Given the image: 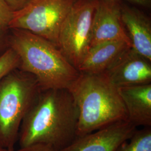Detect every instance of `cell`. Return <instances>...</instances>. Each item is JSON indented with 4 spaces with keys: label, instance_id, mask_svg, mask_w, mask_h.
Segmentation results:
<instances>
[{
    "label": "cell",
    "instance_id": "4fadbf2b",
    "mask_svg": "<svg viewBox=\"0 0 151 151\" xmlns=\"http://www.w3.org/2000/svg\"><path fill=\"white\" fill-rule=\"evenodd\" d=\"M116 151H151V127L136 130L129 139L122 143Z\"/></svg>",
    "mask_w": 151,
    "mask_h": 151
},
{
    "label": "cell",
    "instance_id": "5bb4252c",
    "mask_svg": "<svg viewBox=\"0 0 151 151\" xmlns=\"http://www.w3.org/2000/svg\"><path fill=\"white\" fill-rule=\"evenodd\" d=\"M19 64L18 56L12 49L2 54L0 56V80L11 72Z\"/></svg>",
    "mask_w": 151,
    "mask_h": 151
},
{
    "label": "cell",
    "instance_id": "ac0fdd59",
    "mask_svg": "<svg viewBox=\"0 0 151 151\" xmlns=\"http://www.w3.org/2000/svg\"><path fill=\"white\" fill-rule=\"evenodd\" d=\"M135 6L150 9L151 7V0H122Z\"/></svg>",
    "mask_w": 151,
    "mask_h": 151
},
{
    "label": "cell",
    "instance_id": "8fae6325",
    "mask_svg": "<svg viewBox=\"0 0 151 151\" xmlns=\"http://www.w3.org/2000/svg\"><path fill=\"white\" fill-rule=\"evenodd\" d=\"M131 47V44L122 40L105 41L94 45L90 48L77 70L80 73H103Z\"/></svg>",
    "mask_w": 151,
    "mask_h": 151
},
{
    "label": "cell",
    "instance_id": "5b68a950",
    "mask_svg": "<svg viewBox=\"0 0 151 151\" xmlns=\"http://www.w3.org/2000/svg\"><path fill=\"white\" fill-rule=\"evenodd\" d=\"M76 0H30L14 11L7 27L24 30L48 40L57 47L60 29Z\"/></svg>",
    "mask_w": 151,
    "mask_h": 151
},
{
    "label": "cell",
    "instance_id": "ba28073f",
    "mask_svg": "<svg viewBox=\"0 0 151 151\" xmlns=\"http://www.w3.org/2000/svg\"><path fill=\"white\" fill-rule=\"evenodd\" d=\"M122 0H97L92 21L91 47L114 40H122L131 44L122 21Z\"/></svg>",
    "mask_w": 151,
    "mask_h": 151
},
{
    "label": "cell",
    "instance_id": "7a4b0ae2",
    "mask_svg": "<svg viewBox=\"0 0 151 151\" xmlns=\"http://www.w3.org/2000/svg\"><path fill=\"white\" fill-rule=\"evenodd\" d=\"M11 49L23 71L34 76L40 90L68 89L80 72L54 44L24 30H15Z\"/></svg>",
    "mask_w": 151,
    "mask_h": 151
},
{
    "label": "cell",
    "instance_id": "7402d4cb",
    "mask_svg": "<svg viewBox=\"0 0 151 151\" xmlns=\"http://www.w3.org/2000/svg\"><path fill=\"white\" fill-rule=\"evenodd\" d=\"M0 34H1V30H0Z\"/></svg>",
    "mask_w": 151,
    "mask_h": 151
},
{
    "label": "cell",
    "instance_id": "44dd1931",
    "mask_svg": "<svg viewBox=\"0 0 151 151\" xmlns=\"http://www.w3.org/2000/svg\"><path fill=\"white\" fill-rule=\"evenodd\" d=\"M2 27H1V26H0V30H1V29H2Z\"/></svg>",
    "mask_w": 151,
    "mask_h": 151
},
{
    "label": "cell",
    "instance_id": "d6986e66",
    "mask_svg": "<svg viewBox=\"0 0 151 151\" xmlns=\"http://www.w3.org/2000/svg\"><path fill=\"white\" fill-rule=\"evenodd\" d=\"M7 150H8V151H15V150H14V146L9 147V148H7Z\"/></svg>",
    "mask_w": 151,
    "mask_h": 151
},
{
    "label": "cell",
    "instance_id": "52a82bcc",
    "mask_svg": "<svg viewBox=\"0 0 151 151\" xmlns=\"http://www.w3.org/2000/svg\"><path fill=\"white\" fill-rule=\"evenodd\" d=\"M137 129L128 120H120L77 137L69 146L60 151H116Z\"/></svg>",
    "mask_w": 151,
    "mask_h": 151
},
{
    "label": "cell",
    "instance_id": "ffe728a7",
    "mask_svg": "<svg viewBox=\"0 0 151 151\" xmlns=\"http://www.w3.org/2000/svg\"><path fill=\"white\" fill-rule=\"evenodd\" d=\"M0 151H8L7 149H4V148H0Z\"/></svg>",
    "mask_w": 151,
    "mask_h": 151
},
{
    "label": "cell",
    "instance_id": "9a60e30c",
    "mask_svg": "<svg viewBox=\"0 0 151 151\" xmlns=\"http://www.w3.org/2000/svg\"><path fill=\"white\" fill-rule=\"evenodd\" d=\"M14 10L4 0H0V26H7L12 17Z\"/></svg>",
    "mask_w": 151,
    "mask_h": 151
},
{
    "label": "cell",
    "instance_id": "7c38bea8",
    "mask_svg": "<svg viewBox=\"0 0 151 151\" xmlns=\"http://www.w3.org/2000/svg\"><path fill=\"white\" fill-rule=\"evenodd\" d=\"M127 120L137 128L151 127V83L119 87Z\"/></svg>",
    "mask_w": 151,
    "mask_h": 151
},
{
    "label": "cell",
    "instance_id": "30bf717a",
    "mask_svg": "<svg viewBox=\"0 0 151 151\" xmlns=\"http://www.w3.org/2000/svg\"><path fill=\"white\" fill-rule=\"evenodd\" d=\"M121 17L128 31L132 48L151 61V21L149 16L135 7L122 2Z\"/></svg>",
    "mask_w": 151,
    "mask_h": 151
},
{
    "label": "cell",
    "instance_id": "2e32d148",
    "mask_svg": "<svg viewBox=\"0 0 151 151\" xmlns=\"http://www.w3.org/2000/svg\"><path fill=\"white\" fill-rule=\"evenodd\" d=\"M16 151H58L53 147L45 144H35L25 147L20 148Z\"/></svg>",
    "mask_w": 151,
    "mask_h": 151
},
{
    "label": "cell",
    "instance_id": "9c48e42d",
    "mask_svg": "<svg viewBox=\"0 0 151 151\" xmlns=\"http://www.w3.org/2000/svg\"><path fill=\"white\" fill-rule=\"evenodd\" d=\"M103 73L117 88L149 84L151 61L131 47Z\"/></svg>",
    "mask_w": 151,
    "mask_h": 151
},
{
    "label": "cell",
    "instance_id": "6da1fadb",
    "mask_svg": "<svg viewBox=\"0 0 151 151\" xmlns=\"http://www.w3.org/2000/svg\"><path fill=\"white\" fill-rule=\"evenodd\" d=\"M79 110L68 89L40 90L22 121L20 148L45 144L64 149L77 137Z\"/></svg>",
    "mask_w": 151,
    "mask_h": 151
},
{
    "label": "cell",
    "instance_id": "8992f818",
    "mask_svg": "<svg viewBox=\"0 0 151 151\" xmlns=\"http://www.w3.org/2000/svg\"><path fill=\"white\" fill-rule=\"evenodd\" d=\"M97 1L76 0L60 29L57 47L77 69L91 47L92 21Z\"/></svg>",
    "mask_w": 151,
    "mask_h": 151
},
{
    "label": "cell",
    "instance_id": "277c9868",
    "mask_svg": "<svg viewBox=\"0 0 151 151\" xmlns=\"http://www.w3.org/2000/svg\"><path fill=\"white\" fill-rule=\"evenodd\" d=\"M11 72L0 80V148L14 146L22 121L40 91L34 76Z\"/></svg>",
    "mask_w": 151,
    "mask_h": 151
},
{
    "label": "cell",
    "instance_id": "e0dca14e",
    "mask_svg": "<svg viewBox=\"0 0 151 151\" xmlns=\"http://www.w3.org/2000/svg\"><path fill=\"white\" fill-rule=\"evenodd\" d=\"M14 11L18 10L27 4L30 0H4Z\"/></svg>",
    "mask_w": 151,
    "mask_h": 151
},
{
    "label": "cell",
    "instance_id": "3957f363",
    "mask_svg": "<svg viewBox=\"0 0 151 151\" xmlns=\"http://www.w3.org/2000/svg\"><path fill=\"white\" fill-rule=\"evenodd\" d=\"M79 110L77 137L128 120L118 88L104 73H80L68 88Z\"/></svg>",
    "mask_w": 151,
    "mask_h": 151
}]
</instances>
